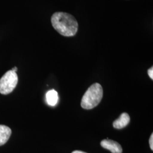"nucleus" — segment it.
I'll list each match as a JSON object with an SVG mask.
<instances>
[{"label": "nucleus", "instance_id": "obj_3", "mask_svg": "<svg viewBox=\"0 0 153 153\" xmlns=\"http://www.w3.org/2000/svg\"><path fill=\"white\" fill-rule=\"evenodd\" d=\"M18 81L16 72L11 70L7 71L0 79V93L3 95L11 93L16 87Z\"/></svg>", "mask_w": 153, "mask_h": 153}, {"label": "nucleus", "instance_id": "obj_10", "mask_svg": "<svg viewBox=\"0 0 153 153\" xmlns=\"http://www.w3.org/2000/svg\"><path fill=\"white\" fill-rule=\"evenodd\" d=\"M71 153H85V152H82V151H79V150H76V151H74V152H73Z\"/></svg>", "mask_w": 153, "mask_h": 153}, {"label": "nucleus", "instance_id": "obj_8", "mask_svg": "<svg viewBox=\"0 0 153 153\" xmlns=\"http://www.w3.org/2000/svg\"><path fill=\"white\" fill-rule=\"evenodd\" d=\"M148 75L150 76V78L153 79V67H152L151 68H150L148 71Z\"/></svg>", "mask_w": 153, "mask_h": 153}, {"label": "nucleus", "instance_id": "obj_5", "mask_svg": "<svg viewBox=\"0 0 153 153\" xmlns=\"http://www.w3.org/2000/svg\"><path fill=\"white\" fill-rule=\"evenodd\" d=\"M130 121V117L127 113H123L114 122L113 126L116 129H122L127 126Z\"/></svg>", "mask_w": 153, "mask_h": 153}, {"label": "nucleus", "instance_id": "obj_7", "mask_svg": "<svg viewBox=\"0 0 153 153\" xmlns=\"http://www.w3.org/2000/svg\"><path fill=\"white\" fill-rule=\"evenodd\" d=\"M59 100L58 94L55 90L48 91L46 94V100L49 105L54 106L57 104Z\"/></svg>", "mask_w": 153, "mask_h": 153}, {"label": "nucleus", "instance_id": "obj_11", "mask_svg": "<svg viewBox=\"0 0 153 153\" xmlns=\"http://www.w3.org/2000/svg\"><path fill=\"white\" fill-rule=\"evenodd\" d=\"M17 70H18V69H17V68H16V67H14V68H13L11 69V71H15V72H16Z\"/></svg>", "mask_w": 153, "mask_h": 153}, {"label": "nucleus", "instance_id": "obj_4", "mask_svg": "<svg viewBox=\"0 0 153 153\" xmlns=\"http://www.w3.org/2000/svg\"><path fill=\"white\" fill-rule=\"evenodd\" d=\"M103 148L109 150L112 153H122L123 149L120 145L116 141L111 140H104L100 142Z\"/></svg>", "mask_w": 153, "mask_h": 153}, {"label": "nucleus", "instance_id": "obj_9", "mask_svg": "<svg viewBox=\"0 0 153 153\" xmlns=\"http://www.w3.org/2000/svg\"><path fill=\"white\" fill-rule=\"evenodd\" d=\"M149 144H150V149L153 150V134L152 133L150 138V140H149Z\"/></svg>", "mask_w": 153, "mask_h": 153}, {"label": "nucleus", "instance_id": "obj_2", "mask_svg": "<svg viewBox=\"0 0 153 153\" xmlns=\"http://www.w3.org/2000/svg\"><path fill=\"white\" fill-rule=\"evenodd\" d=\"M102 97V87L98 83H95L88 88L83 95L81 101V107L84 109H92L98 105Z\"/></svg>", "mask_w": 153, "mask_h": 153}, {"label": "nucleus", "instance_id": "obj_6", "mask_svg": "<svg viewBox=\"0 0 153 153\" xmlns=\"http://www.w3.org/2000/svg\"><path fill=\"white\" fill-rule=\"evenodd\" d=\"M11 134V129L4 125H0V146L5 144Z\"/></svg>", "mask_w": 153, "mask_h": 153}, {"label": "nucleus", "instance_id": "obj_1", "mask_svg": "<svg viewBox=\"0 0 153 153\" xmlns=\"http://www.w3.org/2000/svg\"><path fill=\"white\" fill-rule=\"evenodd\" d=\"M51 23L55 30L62 36H73L78 31V24L71 14L56 12L51 17Z\"/></svg>", "mask_w": 153, "mask_h": 153}]
</instances>
